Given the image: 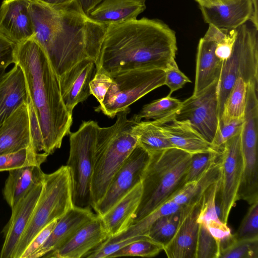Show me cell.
I'll return each instance as SVG.
<instances>
[{"label":"cell","mask_w":258,"mask_h":258,"mask_svg":"<svg viewBox=\"0 0 258 258\" xmlns=\"http://www.w3.org/2000/svg\"><path fill=\"white\" fill-rule=\"evenodd\" d=\"M33 37L58 77L80 61L97 60L107 25L91 19L77 0L49 6L32 0Z\"/></svg>","instance_id":"6da1fadb"},{"label":"cell","mask_w":258,"mask_h":258,"mask_svg":"<svg viewBox=\"0 0 258 258\" xmlns=\"http://www.w3.org/2000/svg\"><path fill=\"white\" fill-rule=\"evenodd\" d=\"M175 31L163 21L142 18L110 24L96 70L114 76L136 69L165 70L175 61Z\"/></svg>","instance_id":"7a4b0ae2"},{"label":"cell","mask_w":258,"mask_h":258,"mask_svg":"<svg viewBox=\"0 0 258 258\" xmlns=\"http://www.w3.org/2000/svg\"><path fill=\"white\" fill-rule=\"evenodd\" d=\"M14 63L22 69L29 97L41 133L43 152L60 148L73 122L62 100L59 78L40 44L32 37L16 45Z\"/></svg>","instance_id":"3957f363"},{"label":"cell","mask_w":258,"mask_h":258,"mask_svg":"<svg viewBox=\"0 0 258 258\" xmlns=\"http://www.w3.org/2000/svg\"><path fill=\"white\" fill-rule=\"evenodd\" d=\"M130 108L116 115L111 126L98 125L91 180V207L94 209L104 197L112 178L138 144L133 131L136 121L128 118Z\"/></svg>","instance_id":"277c9868"},{"label":"cell","mask_w":258,"mask_h":258,"mask_svg":"<svg viewBox=\"0 0 258 258\" xmlns=\"http://www.w3.org/2000/svg\"><path fill=\"white\" fill-rule=\"evenodd\" d=\"M190 157L191 154L176 148L150 154L141 182V202L132 224L157 209L185 184Z\"/></svg>","instance_id":"5b68a950"},{"label":"cell","mask_w":258,"mask_h":258,"mask_svg":"<svg viewBox=\"0 0 258 258\" xmlns=\"http://www.w3.org/2000/svg\"><path fill=\"white\" fill-rule=\"evenodd\" d=\"M73 206L72 179L68 167L61 166L52 173L45 174L39 199L12 258H20L42 229L59 219Z\"/></svg>","instance_id":"8992f818"},{"label":"cell","mask_w":258,"mask_h":258,"mask_svg":"<svg viewBox=\"0 0 258 258\" xmlns=\"http://www.w3.org/2000/svg\"><path fill=\"white\" fill-rule=\"evenodd\" d=\"M232 53L223 62L217 85L219 120L224 104L235 81L241 78L247 84L258 85V29L246 23L236 28Z\"/></svg>","instance_id":"52a82bcc"},{"label":"cell","mask_w":258,"mask_h":258,"mask_svg":"<svg viewBox=\"0 0 258 258\" xmlns=\"http://www.w3.org/2000/svg\"><path fill=\"white\" fill-rule=\"evenodd\" d=\"M98 125L94 120L83 121L76 132L69 134L70 152L66 165L71 176L74 206L92 208L91 186Z\"/></svg>","instance_id":"ba28073f"},{"label":"cell","mask_w":258,"mask_h":258,"mask_svg":"<svg viewBox=\"0 0 258 258\" xmlns=\"http://www.w3.org/2000/svg\"><path fill=\"white\" fill-rule=\"evenodd\" d=\"M111 77L113 82L95 110L112 118L165 82L164 71L158 69H133Z\"/></svg>","instance_id":"9c48e42d"},{"label":"cell","mask_w":258,"mask_h":258,"mask_svg":"<svg viewBox=\"0 0 258 258\" xmlns=\"http://www.w3.org/2000/svg\"><path fill=\"white\" fill-rule=\"evenodd\" d=\"M219 160L220 178L218 183L216 203L220 220L227 224L230 212L238 200V191L243 173L240 133L224 143Z\"/></svg>","instance_id":"30bf717a"},{"label":"cell","mask_w":258,"mask_h":258,"mask_svg":"<svg viewBox=\"0 0 258 258\" xmlns=\"http://www.w3.org/2000/svg\"><path fill=\"white\" fill-rule=\"evenodd\" d=\"M218 80L197 95L182 102L174 115L175 118L187 120L205 140L212 143L219 121L217 85Z\"/></svg>","instance_id":"8fae6325"},{"label":"cell","mask_w":258,"mask_h":258,"mask_svg":"<svg viewBox=\"0 0 258 258\" xmlns=\"http://www.w3.org/2000/svg\"><path fill=\"white\" fill-rule=\"evenodd\" d=\"M150 153L138 144L112 178L104 197L93 209L103 216L142 182Z\"/></svg>","instance_id":"7c38bea8"},{"label":"cell","mask_w":258,"mask_h":258,"mask_svg":"<svg viewBox=\"0 0 258 258\" xmlns=\"http://www.w3.org/2000/svg\"><path fill=\"white\" fill-rule=\"evenodd\" d=\"M204 21L219 29H236L247 21L258 29L257 2L253 0H195Z\"/></svg>","instance_id":"4fadbf2b"},{"label":"cell","mask_w":258,"mask_h":258,"mask_svg":"<svg viewBox=\"0 0 258 258\" xmlns=\"http://www.w3.org/2000/svg\"><path fill=\"white\" fill-rule=\"evenodd\" d=\"M201 199L181 208L176 231L163 247L168 258H196Z\"/></svg>","instance_id":"5bb4252c"},{"label":"cell","mask_w":258,"mask_h":258,"mask_svg":"<svg viewBox=\"0 0 258 258\" xmlns=\"http://www.w3.org/2000/svg\"><path fill=\"white\" fill-rule=\"evenodd\" d=\"M43 182L33 187L13 208L10 218L2 232L5 240L1 258H12L16 247L30 221L39 199Z\"/></svg>","instance_id":"9a60e30c"},{"label":"cell","mask_w":258,"mask_h":258,"mask_svg":"<svg viewBox=\"0 0 258 258\" xmlns=\"http://www.w3.org/2000/svg\"><path fill=\"white\" fill-rule=\"evenodd\" d=\"M32 0H4L0 6V33L16 44L34 34L30 13Z\"/></svg>","instance_id":"2e32d148"},{"label":"cell","mask_w":258,"mask_h":258,"mask_svg":"<svg viewBox=\"0 0 258 258\" xmlns=\"http://www.w3.org/2000/svg\"><path fill=\"white\" fill-rule=\"evenodd\" d=\"M95 72V61L87 58L58 77L62 100L70 113L91 95L89 84Z\"/></svg>","instance_id":"e0dca14e"},{"label":"cell","mask_w":258,"mask_h":258,"mask_svg":"<svg viewBox=\"0 0 258 258\" xmlns=\"http://www.w3.org/2000/svg\"><path fill=\"white\" fill-rule=\"evenodd\" d=\"M109 237L101 217L96 214L65 244L56 250L47 253L43 257H84Z\"/></svg>","instance_id":"ac0fdd59"},{"label":"cell","mask_w":258,"mask_h":258,"mask_svg":"<svg viewBox=\"0 0 258 258\" xmlns=\"http://www.w3.org/2000/svg\"><path fill=\"white\" fill-rule=\"evenodd\" d=\"M96 215L91 208L73 206L57 220L56 224L45 242L29 258L43 257L47 253L59 248Z\"/></svg>","instance_id":"d6986e66"},{"label":"cell","mask_w":258,"mask_h":258,"mask_svg":"<svg viewBox=\"0 0 258 258\" xmlns=\"http://www.w3.org/2000/svg\"><path fill=\"white\" fill-rule=\"evenodd\" d=\"M27 104L21 106L0 126V155L33 146Z\"/></svg>","instance_id":"ffe728a7"},{"label":"cell","mask_w":258,"mask_h":258,"mask_svg":"<svg viewBox=\"0 0 258 258\" xmlns=\"http://www.w3.org/2000/svg\"><path fill=\"white\" fill-rule=\"evenodd\" d=\"M174 148L190 154L208 151H218L205 140L187 120H179L174 115L165 120L156 121Z\"/></svg>","instance_id":"44dd1931"},{"label":"cell","mask_w":258,"mask_h":258,"mask_svg":"<svg viewBox=\"0 0 258 258\" xmlns=\"http://www.w3.org/2000/svg\"><path fill=\"white\" fill-rule=\"evenodd\" d=\"M14 64L0 81V126L18 108L27 104L29 101L23 72L18 64Z\"/></svg>","instance_id":"7402d4cb"},{"label":"cell","mask_w":258,"mask_h":258,"mask_svg":"<svg viewBox=\"0 0 258 258\" xmlns=\"http://www.w3.org/2000/svg\"><path fill=\"white\" fill-rule=\"evenodd\" d=\"M142 194V185L140 182L101 216L109 237L123 232L132 224Z\"/></svg>","instance_id":"603a6c76"},{"label":"cell","mask_w":258,"mask_h":258,"mask_svg":"<svg viewBox=\"0 0 258 258\" xmlns=\"http://www.w3.org/2000/svg\"><path fill=\"white\" fill-rule=\"evenodd\" d=\"M146 8L145 0H102L88 16L108 26L137 19Z\"/></svg>","instance_id":"cb8c5ba5"},{"label":"cell","mask_w":258,"mask_h":258,"mask_svg":"<svg viewBox=\"0 0 258 258\" xmlns=\"http://www.w3.org/2000/svg\"><path fill=\"white\" fill-rule=\"evenodd\" d=\"M45 174L40 165H30L9 171L3 189L4 199L13 208L35 186L43 182Z\"/></svg>","instance_id":"d4e9b609"},{"label":"cell","mask_w":258,"mask_h":258,"mask_svg":"<svg viewBox=\"0 0 258 258\" xmlns=\"http://www.w3.org/2000/svg\"><path fill=\"white\" fill-rule=\"evenodd\" d=\"M216 43L201 38L196 55V76L192 95H197L215 81L219 80L223 61L215 55Z\"/></svg>","instance_id":"484cf974"},{"label":"cell","mask_w":258,"mask_h":258,"mask_svg":"<svg viewBox=\"0 0 258 258\" xmlns=\"http://www.w3.org/2000/svg\"><path fill=\"white\" fill-rule=\"evenodd\" d=\"M218 181L211 185L203 194L197 221L205 225L220 243L221 249L231 239L232 234L227 224L220 220L218 214L216 196Z\"/></svg>","instance_id":"4316f807"},{"label":"cell","mask_w":258,"mask_h":258,"mask_svg":"<svg viewBox=\"0 0 258 258\" xmlns=\"http://www.w3.org/2000/svg\"><path fill=\"white\" fill-rule=\"evenodd\" d=\"M220 178V166L218 158L198 179L185 183L169 199L181 206L195 203L202 198L211 185L218 182Z\"/></svg>","instance_id":"83f0119b"},{"label":"cell","mask_w":258,"mask_h":258,"mask_svg":"<svg viewBox=\"0 0 258 258\" xmlns=\"http://www.w3.org/2000/svg\"><path fill=\"white\" fill-rule=\"evenodd\" d=\"M182 207L168 199L151 213L131 225L125 231L117 236L108 238L105 241L113 242L133 237L147 235L150 227L157 219L177 212Z\"/></svg>","instance_id":"f1b7e54d"},{"label":"cell","mask_w":258,"mask_h":258,"mask_svg":"<svg viewBox=\"0 0 258 258\" xmlns=\"http://www.w3.org/2000/svg\"><path fill=\"white\" fill-rule=\"evenodd\" d=\"M133 131L138 137V144L150 154L174 148L160 126L154 121L136 122Z\"/></svg>","instance_id":"f546056e"},{"label":"cell","mask_w":258,"mask_h":258,"mask_svg":"<svg viewBox=\"0 0 258 258\" xmlns=\"http://www.w3.org/2000/svg\"><path fill=\"white\" fill-rule=\"evenodd\" d=\"M247 84L238 78L233 86L224 104L220 120L227 123L244 117L246 103Z\"/></svg>","instance_id":"4dcf8cb0"},{"label":"cell","mask_w":258,"mask_h":258,"mask_svg":"<svg viewBox=\"0 0 258 258\" xmlns=\"http://www.w3.org/2000/svg\"><path fill=\"white\" fill-rule=\"evenodd\" d=\"M181 103L178 99L167 95L145 105L132 118L136 122L140 121L142 119L146 120L152 119L156 121H163L174 115Z\"/></svg>","instance_id":"1f68e13d"},{"label":"cell","mask_w":258,"mask_h":258,"mask_svg":"<svg viewBox=\"0 0 258 258\" xmlns=\"http://www.w3.org/2000/svg\"><path fill=\"white\" fill-rule=\"evenodd\" d=\"M48 155L37 152L33 146L18 151L0 155V172L10 171L30 165H40L44 163Z\"/></svg>","instance_id":"d6a6232c"},{"label":"cell","mask_w":258,"mask_h":258,"mask_svg":"<svg viewBox=\"0 0 258 258\" xmlns=\"http://www.w3.org/2000/svg\"><path fill=\"white\" fill-rule=\"evenodd\" d=\"M180 215V210L159 218L151 226L147 235L164 247L173 237L179 224Z\"/></svg>","instance_id":"836d02e7"},{"label":"cell","mask_w":258,"mask_h":258,"mask_svg":"<svg viewBox=\"0 0 258 258\" xmlns=\"http://www.w3.org/2000/svg\"><path fill=\"white\" fill-rule=\"evenodd\" d=\"M237 34L236 29H221L209 25L203 38L216 43L215 55L224 61L229 57L232 53Z\"/></svg>","instance_id":"e575fe53"},{"label":"cell","mask_w":258,"mask_h":258,"mask_svg":"<svg viewBox=\"0 0 258 258\" xmlns=\"http://www.w3.org/2000/svg\"><path fill=\"white\" fill-rule=\"evenodd\" d=\"M163 250V246L153 240L147 235L134 241L109 256V257L120 256L153 257Z\"/></svg>","instance_id":"d590c367"},{"label":"cell","mask_w":258,"mask_h":258,"mask_svg":"<svg viewBox=\"0 0 258 258\" xmlns=\"http://www.w3.org/2000/svg\"><path fill=\"white\" fill-rule=\"evenodd\" d=\"M219 257L258 258V238L232 239L220 250Z\"/></svg>","instance_id":"8d00e7d4"},{"label":"cell","mask_w":258,"mask_h":258,"mask_svg":"<svg viewBox=\"0 0 258 258\" xmlns=\"http://www.w3.org/2000/svg\"><path fill=\"white\" fill-rule=\"evenodd\" d=\"M220 152L208 151L191 154L185 183L198 179L212 163L218 160Z\"/></svg>","instance_id":"74e56055"},{"label":"cell","mask_w":258,"mask_h":258,"mask_svg":"<svg viewBox=\"0 0 258 258\" xmlns=\"http://www.w3.org/2000/svg\"><path fill=\"white\" fill-rule=\"evenodd\" d=\"M250 205L238 228L232 234L235 240L258 238V201Z\"/></svg>","instance_id":"f35d334b"},{"label":"cell","mask_w":258,"mask_h":258,"mask_svg":"<svg viewBox=\"0 0 258 258\" xmlns=\"http://www.w3.org/2000/svg\"><path fill=\"white\" fill-rule=\"evenodd\" d=\"M243 118L232 120L227 123L219 121L216 133L212 143L215 148L221 151L228 140L240 133Z\"/></svg>","instance_id":"ab89813d"},{"label":"cell","mask_w":258,"mask_h":258,"mask_svg":"<svg viewBox=\"0 0 258 258\" xmlns=\"http://www.w3.org/2000/svg\"><path fill=\"white\" fill-rule=\"evenodd\" d=\"M113 82L112 78L105 72L96 70L95 74L90 82L91 95L94 96L101 104Z\"/></svg>","instance_id":"60d3db41"},{"label":"cell","mask_w":258,"mask_h":258,"mask_svg":"<svg viewBox=\"0 0 258 258\" xmlns=\"http://www.w3.org/2000/svg\"><path fill=\"white\" fill-rule=\"evenodd\" d=\"M164 71V85L170 89V93L168 95L169 96L182 88L185 84L191 82L189 79L179 70L176 61Z\"/></svg>","instance_id":"b9f144b4"},{"label":"cell","mask_w":258,"mask_h":258,"mask_svg":"<svg viewBox=\"0 0 258 258\" xmlns=\"http://www.w3.org/2000/svg\"><path fill=\"white\" fill-rule=\"evenodd\" d=\"M57 220L50 223L34 237L26 248L20 258H29L45 242L56 224Z\"/></svg>","instance_id":"7bdbcfd3"},{"label":"cell","mask_w":258,"mask_h":258,"mask_svg":"<svg viewBox=\"0 0 258 258\" xmlns=\"http://www.w3.org/2000/svg\"><path fill=\"white\" fill-rule=\"evenodd\" d=\"M16 45L0 33V70L14 63Z\"/></svg>","instance_id":"ee69618b"},{"label":"cell","mask_w":258,"mask_h":258,"mask_svg":"<svg viewBox=\"0 0 258 258\" xmlns=\"http://www.w3.org/2000/svg\"><path fill=\"white\" fill-rule=\"evenodd\" d=\"M83 11L88 14L100 3L102 0H77Z\"/></svg>","instance_id":"f6af8a7d"},{"label":"cell","mask_w":258,"mask_h":258,"mask_svg":"<svg viewBox=\"0 0 258 258\" xmlns=\"http://www.w3.org/2000/svg\"><path fill=\"white\" fill-rule=\"evenodd\" d=\"M49 6H56L64 4L73 0H33Z\"/></svg>","instance_id":"bcb514c9"},{"label":"cell","mask_w":258,"mask_h":258,"mask_svg":"<svg viewBox=\"0 0 258 258\" xmlns=\"http://www.w3.org/2000/svg\"><path fill=\"white\" fill-rule=\"evenodd\" d=\"M6 70H0V81L3 78V76L6 73Z\"/></svg>","instance_id":"7dc6e473"},{"label":"cell","mask_w":258,"mask_h":258,"mask_svg":"<svg viewBox=\"0 0 258 258\" xmlns=\"http://www.w3.org/2000/svg\"><path fill=\"white\" fill-rule=\"evenodd\" d=\"M254 2H257V0H253Z\"/></svg>","instance_id":"c3c4849f"},{"label":"cell","mask_w":258,"mask_h":258,"mask_svg":"<svg viewBox=\"0 0 258 258\" xmlns=\"http://www.w3.org/2000/svg\"></svg>","instance_id":"681fc988"}]
</instances>
